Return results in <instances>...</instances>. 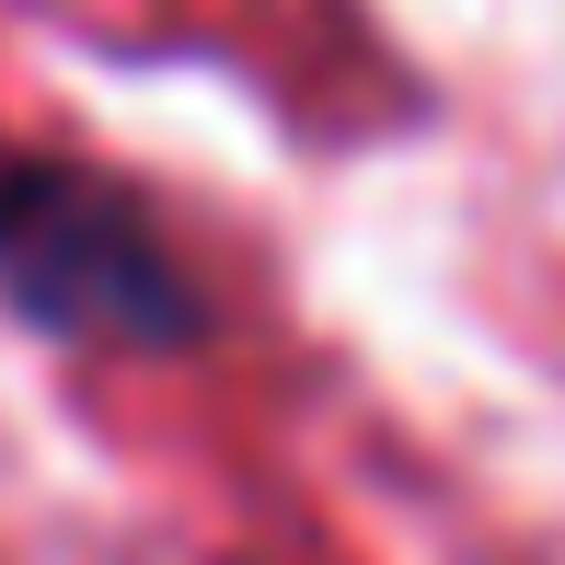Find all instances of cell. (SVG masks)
I'll return each instance as SVG.
<instances>
[{
  "instance_id": "cell-1",
  "label": "cell",
  "mask_w": 565,
  "mask_h": 565,
  "mask_svg": "<svg viewBox=\"0 0 565 565\" xmlns=\"http://www.w3.org/2000/svg\"><path fill=\"white\" fill-rule=\"evenodd\" d=\"M0 300L35 335L116 347V358H185L220 323L209 277L173 243V220L127 173L70 162V150L0 162Z\"/></svg>"
}]
</instances>
